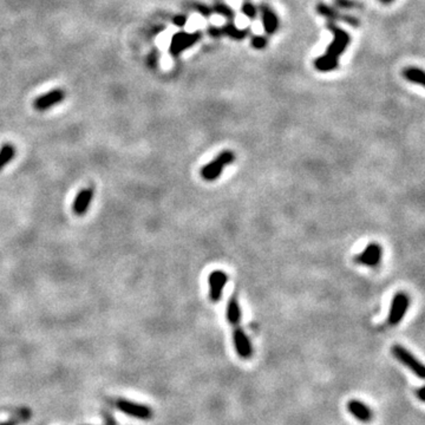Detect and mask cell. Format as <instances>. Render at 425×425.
Masks as SVG:
<instances>
[{
	"instance_id": "6da1fadb",
	"label": "cell",
	"mask_w": 425,
	"mask_h": 425,
	"mask_svg": "<svg viewBox=\"0 0 425 425\" xmlns=\"http://www.w3.org/2000/svg\"><path fill=\"white\" fill-rule=\"evenodd\" d=\"M226 316L233 330V344L238 356L242 359H249L253 356V345L247 333L241 327V308L236 295H233L226 308Z\"/></svg>"
},
{
	"instance_id": "7a4b0ae2",
	"label": "cell",
	"mask_w": 425,
	"mask_h": 425,
	"mask_svg": "<svg viewBox=\"0 0 425 425\" xmlns=\"http://www.w3.org/2000/svg\"><path fill=\"white\" fill-rule=\"evenodd\" d=\"M330 31L333 32L334 39L327 47L326 53L316 59V67L320 71H331L338 65V56H340L350 43V35L345 31L334 25L332 21L327 24Z\"/></svg>"
},
{
	"instance_id": "3957f363",
	"label": "cell",
	"mask_w": 425,
	"mask_h": 425,
	"mask_svg": "<svg viewBox=\"0 0 425 425\" xmlns=\"http://www.w3.org/2000/svg\"><path fill=\"white\" fill-rule=\"evenodd\" d=\"M235 160V155L232 150H223L221 154H219L210 163L203 165L201 169L200 174L203 180L213 182L221 176L223 169L227 165L233 163Z\"/></svg>"
},
{
	"instance_id": "277c9868",
	"label": "cell",
	"mask_w": 425,
	"mask_h": 425,
	"mask_svg": "<svg viewBox=\"0 0 425 425\" xmlns=\"http://www.w3.org/2000/svg\"><path fill=\"white\" fill-rule=\"evenodd\" d=\"M391 353L402 365H404L405 368H408L412 373H415L418 378H425L424 365L422 364L420 360L412 355L408 349L399 345V344H395V345L391 347Z\"/></svg>"
},
{
	"instance_id": "5b68a950",
	"label": "cell",
	"mask_w": 425,
	"mask_h": 425,
	"mask_svg": "<svg viewBox=\"0 0 425 425\" xmlns=\"http://www.w3.org/2000/svg\"><path fill=\"white\" fill-rule=\"evenodd\" d=\"M410 306V298L405 292H397L391 301L390 312L388 317V324L390 326H397L407 314Z\"/></svg>"
},
{
	"instance_id": "8992f818",
	"label": "cell",
	"mask_w": 425,
	"mask_h": 425,
	"mask_svg": "<svg viewBox=\"0 0 425 425\" xmlns=\"http://www.w3.org/2000/svg\"><path fill=\"white\" fill-rule=\"evenodd\" d=\"M383 258V248L377 242H370L363 252L355 256V262L365 267L376 268L381 265Z\"/></svg>"
},
{
	"instance_id": "52a82bcc",
	"label": "cell",
	"mask_w": 425,
	"mask_h": 425,
	"mask_svg": "<svg viewBox=\"0 0 425 425\" xmlns=\"http://www.w3.org/2000/svg\"><path fill=\"white\" fill-rule=\"evenodd\" d=\"M116 408L129 417L137 418L142 421H149L152 418V410L147 405L135 403V402L126 401V399H117Z\"/></svg>"
},
{
	"instance_id": "ba28073f",
	"label": "cell",
	"mask_w": 425,
	"mask_h": 425,
	"mask_svg": "<svg viewBox=\"0 0 425 425\" xmlns=\"http://www.w3.org/2000/svg\"><path fill=\"white\" fill-rule=\"evenodd\" d=\"M228 282V274L222 269H215L210 272L208 277L209 285V299L213 303H219L221 300L223 290Z\"/></svg>"
},
{
	"instance_id": "9c48e42d",
	"label": "cell",
	"mask_w": 425,
	"mask_h": 425,
	"mask_svg": "<svg viewBox=\"0 0 425 425\" xmlns=\"http://www.w3.org/2000/svg\"><path fill=\"white\" fill-rule=\"evenodd\" d=\"M65 99V92L61 89H53L45 92L33 100V108L37 111H46Z\"/></svg>"
},
{
	"instance_id": "30bf717a",
	"label": "cell",
	"mask_w": 425,
	"mask_h": 425,
	"mask_svg": "<svg viewBox=\"0 0 425 425\" xmlns=\"http://www.w3.org/2000/svg\"><path fill=\"white\" fill-rule=\"evenodd\" d=\"M201 38V33H186V32H180V33L174 34L173 39H171L169 52L176 57L188 47L193 46L196 41H199Z\"/></svg>"
},
{
	"instance_id": "8fae6325",
	"label": "cell",
	"mask_w": 425,
	"mask_h": 425,
	"mask_svg": "<svg viewBox=\"0 0 425 425\" xmlns=\"http://www.w3.org/2000/svg\"><path fill=\"white\" fill-rule=\"evenodd\" d=\"M93 195H95V190H93L92 187H86L79 190V193L74 197L72 203V212L74 215L84 216L89 212V208L93 200Z\"/></svg>"
},
{
	"instance_id": "7c38bea8",
	"label": "cell",
	"mask_w": 425,
	"mask_h": 425,
	"mask_svg": "<svg viewBox=\"0 0 425 425\" xmlns=\"http://www.w3.org/2000/svg\"><path fill=\"white\" fill-rule=\"evenodd\" d=\"M347 410L356 420L363 423H370L373 420V412L368 405L358 399H352L347 403Z\"/></svg>"
},
{
	"instance_id": "4fadbf2b",
	"label": "cell",
	"mask_w": 425,
	"mask_h": 425,
	"mask_svg": "<svg viewBox=\"0 0 425 425\" xmlns=\"http://www.w3.org/2000/svg\"><path fill=\"white\" fill-rule=\"evenodd\" d=\"M318 12H319L321 15H324V17L330 19V20H340L346 22V24L349 25H352V26H359V20L357 18L351 17V15L339 13L337 9L331 8L324 4L318 5Z\"/></svg>"
},
{
	"instance_id": "5bb4252c",
	"label": "cell",
	"mask_w": 425,
	"mask_h": 425,
	"mask_svg": "<svg viewBox=\"0 0 425 425\" xmlns=\"http://www.w3.org/2000/svg\"><path fill=\"white\" fill-rule=\"evenodd\" d=\"M249 33V30H241L233 25H227L223 27H210L209 28V34L213 37H219V35H229V37L234 38V39H242L246 35Z\"/></svg>"
},
{
	"instance_id": "9a60e30c",
	"label": "cell",
	"mask_w": 425,
	"mask_h": 425,
	"mask_svg": "<svg viewBox=\"0 0 425 425\" xmlns=\"http://www.w3.org/2000/svg\"><path fill=\"white\" fill-rule=\"evenodd\" d=\"M262 22H264V27L267 33H274L278 28V18L274 14V12L271 8L262 6Z\"/></svg>"
},
{
	"instance_id": "2e32d148",
	"label": "cell",
	"mask_w": 425,
	"mask_h": 425,
	"mask_svg": "<svg viewBox=\"0 0 425 425\" xmlns=\"http://www.w3.org/2000/svg\"><path fill=\"white\" fill-rule=\"evenodd\" d=\"M15 156V148L13 144L5 143L0 148V173L7 165L9 162L13 160Z\"/></svg>"
},
{
	"instance_id": "e0dca14e",
	"label": "cell",
	"mask_w": 425,
	"mask_h": 425,
	"mask_svg": "<svg viewBox=\"0 0 425 425\" xmlns=\"http://www.w3.org/2000/svg\"><path fill=\"white\" fill-rule=\"evenodd\" d=\"M404 77L412 83H417L422 86L425 85L424 72L421 69H416V67H409V69L404 70Z\"/></svg>"
},
{
	"instance_id": "ac0fdd59",
	"label": "cell",
	"mask_w": 425,
	"mask_h": 425,
	"mask_svg": "<svg viewBox=\"0 0 425 425\" xmlns=\"http://www.w3.org/2000/svg\"><path fill=\"white\" fill-rule=\"evenodd\" d=\"M334 4H336L337 7H342V8H360L362 7V4L358 1H355V0H334Z\"/></svg>"
},
{
	"instance_id": "d6986e66",
	"label": "cell",
	"mask_w": 425,
	"mask_h": 425,
	"mask_svg": "<svg viewBox=\"0 0 425 425\" xmlns=\"http://www.w3.org/2000/svg\"><path fill=\"white\" fill-rule=\"evenodd\" d=\"M213 12H217V13L226 15V17H228V18H233V17H234V13H233L232 9H230L228 7V6L222 5V4L216 5L215 7L213 8Z\"/></svg>"
},
{
	"instance_id": "ffe728a7",
	"label": "cell",
	"mask_w": 425,
	"mask_h": 425,
	"mask_svg": "<svg viewBox=\"0 0 425 425\" xmlns=\"http://www.w3.org/2000/svg\"><path fill=\"white\" fill-rule=\"evenodd\" d=\"M242 12H243V14L247 15L248 18H254L255 14H256V9H255L254 6L251 4V2H246V4L242 6Z\"/></svg>"
},
{
	"instance_id": "44dd1931",
	"label": "cell",
	"mask_w": 425,
	"mask_h": 425,
	"mask_svg": "<svg viewBox=\"0 0 425 425\" xmlns=\"http://www.w3.org/2000/svg\"><path fill=\"white\" fill-rule=\"evenodd\" d=\"M252 44L255 48H262L266 46L267 40H266L264 37H261V35H256V37L252 38Z\"/></svg>"
},
{
	"instance_id": "7402d4cb",
	"label": "cell",
	"mask_w": 425,
	"mask_h": 425,
	"mask_svg": "<svg viewBox=\"0 0 425 425\" xmlns=\"http://www.w3.org/2000/svg\"><path fill=\"white\" fill-rule=\"evenodd\" d=\"M194 7H195L196 11H199L200 13H202L204 15H208V14H210L213 12V9H210L208 7H206V6L200 5V4L199 5H195V6H194Z\"/></svg>"
},
{
	"instance_id": "603a6c76",
	"label": "cell",
	"mask_w": 425,
	"mask_h": 425,
	"mask_svg": "<svg viewBox=\"0 0 425 425\" xmlns=\"http://www.w3.org/2000/svg\"><path fill=\"white\" fill-rule=\"evenodd\" d=\"M415 395H416V397L420 399L421 402L425 401V388L424 386H421V388H418L416 391H415Z\"/></svg>"
},
{
	"instance_id": "cb8c5ba5",
	"label": "cell",
	"mask_w": 425,
	"mask_h": 425,
	"mask_svg": "<svg viewBox=\"0 0 425 425\" xmlns=\"http://www.w3.org/2000/svg\"><path fill=\"white\" fill-rule=\"evenodd\" d=\"M103 417H104V420L106 421V425H116V422L113 420V417L110 414H108V412H104Z\"/></svg>"
},
{
	"instance_id": "d4e9b609",
	"label": "cell",
	"mask_w": 425,
	"mask_h": 425,
	"mask_svg": "<svg viewBox=\"0 0 425 425\" xmlns=\"http://www.w3.org/2000/svg\"><path fill=\"white\" fill-rule=\"evenodd\" d=\"M174 22L176 25H178V26H183V25L187 22V18L183 17V15H180V17H175Z\"/></svg>"
},
{
	"instance_id": "484cf974",
	"label": "cell",
	"mask_w": 425,
	"mask_h": 425,
	"mask_svg": "<svg viewBox=\"0 0 425 425\" xmlns=\"http://www.w3.org/2000/svg\"><path fill=\"white\" fill-rule=\"evenodd\" d=\"M18 424V420L17 418H13V420H9L6 422H2V423H0V425H17Z\"/></svg>"
},
{
	"instance_id": "4316f807",
	"label": "cell",
	"mask_w": 425,
	"mask_h": 425,
	"mask_svg": "<svg viewBox=\"0 0 425 425\" xmlns=\"http://www.w3.org/2000/svg\"><path fill=\"white\" fill-rule=\"evenodd\" d=\"M382 2H384V4H388V2H391L392 0H381Z\"/></svg>"
}]
</instances>
